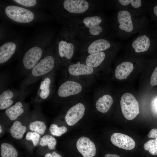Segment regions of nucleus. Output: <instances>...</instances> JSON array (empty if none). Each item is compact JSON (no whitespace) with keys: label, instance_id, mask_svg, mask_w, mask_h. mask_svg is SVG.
I'll list each match as a JSON object with an SVG mask.
<instances>
[{"label":"nucleus","instance_id":"obj_1","mask_svg":"<svg viewBox=\"0 0 157 157\" xmlns=\"http://www.w3.org/2000/svg\"><path fill=\"white\" fill-rule=\"evenodd\" d=\"M78 45L96 38L111 35L110 18L102 11L65 21Z\"/></svg>","mask_w":157,"mask_h":157},{"label":"nucleus","instance_id":"obj_2","mask_svg":"<svg viewBox=\"0 0 157 157\" xmlns=\"http://www.w3.org/2000/svg\"><path fill=\"white\" fill-rule=\"evenodd\" d=\"M116 10L110 18L111 34L115 39L127 40L149 26L146 15H137L123 9Z\"/></svg>","mask_w":157,"mask_h":157},{"label":"nucleus","instance_id":"obj_3","mask_svg":"<svg viewBox=\"0 0 157 157\" xmlns=\"http://www.w3.org/2000/svg\"><path fill=\"white\" fill-rule=\"evenodd\" d=\"M56 44V54L63 66H67L78 51V43L66 26L59 33Z\"/></svg>","mask_w":157,"mask_h":157},{"label":"nucleus","instance_id":"obj_4","mask_svg":"<svg viewBox=\"0 0 157 157\" xmlns=\"http://www.w3.org/2000/svg\"><path fill=\"white\" fill-rule=\"evenodd\" d=\"M135 53H147L157 49V31L149 26L140 31L126 45Z\"/></svg>","mask_w":157,"mask_h":157},{"label":"nucleus","instance_id":"obj_5","mask_svg":"<svg viewBox=\"0 0 157 157\" xmlns=\"http://www.w3.org/2000/svg\"><path fill=\"white\" fill-rule=\"evenodd\" d=\"M56 66L55 58L47 56L41 60L28 73L21 85V89L35 83L41 78L54 71Z\"/></svg>","mask_w":157,"mask_h":157},{"label":"nucleus","instance_id":"obj_6","mask_svg":"<svg viewBox=\"0 0 157 157\" xmlns=\"http://www.w3.org/2000/svg\"><path fill=\"white\" fill-rule=\"evenodd\" d=\"M115 39L112 36L96 38L79 45L77 51L81 53V58L110 49L122 44Z\"/></svg>","mask_w":157,"mask_h":157},{"label":"nucleus","instance_id":"obj_7","mask_svg":"<svg viewBox=\"0 0 157 157\" xmlns=\"http://www.w3.org/2000/svg\"><path fill=\"white\" fill-rule=\"evenodd\" d=\"M149 0H114V8L123 9L138 15H146L148 12Z\"/></svg>","mask_w":157,"mask_h":157},{"label":"nucleus","instance_id":"obj_8","mask_svg":"<svg viewBox=\"0 0 157 157\" xmlns=\"http://www.w3.org/2000/svg\"><path fill=\"white\" fill-rule=\"evenodd\" d=\"M120 104L122 114L127 119L131 120L139 113L138 102L133 95L127 92L122 96Z\"/></svg>","mask_w":157,"mask_h":157},{"label":"nucleus","instance_id":"obj_9","mask_svg":"<svg viewBox=\"0 0 157 157\" xmlns=\"http://www.w3.org/2000/svg\"><path fill=\"white\" fill-rule=\"evenodd\" d=\"M122 45H120L110 49L99 52L81 58V63L96 69L103 65L108 58L112 57L115 52L120 49Z\"/></svg>","mask_w":157,"mask_h":157},{"label":"nucleus","instance_id":"obj_10","mask_svg":"<svg viewBox=\"0 0 157 157\" xmlns=\"http://www.w3.org/2000/svg\"><path fill=\"white\" fill-rule=\"evenodd\" d=\"M7 16L13 20L19 23H27L33 20V13L30 10L15 6H9L5 8Z\"/></svg>","mask_w":157,"mask_h":157},{"label":"nucleus","instance_id":"obj_11","mask_svg":"<svg viewBox=\"0 0 157 157\" xmlns=\"http://www.w3.org/2000/svg\"><path fill=\"white\" fill-rule=\"evenodd\" d=\"M42 51L40 47H33L24 54L22 60L23 67L28 73L40 60Z\"/></svg>","mask_w":157,"mask_h":157},{"label":"nucleus","instance_id":"obj_12","mask_svg":"<svg viewBox=\"0 0 157 157\" xmlns=\"http://www.w3.org/2000/svg\"><path fill=\"white\" fill-rule=\"evenodd\" d=\"M83 87L79 83L72 80L66 81L59 86L58 95L61 97H66L76 95L82 91Z\"/></svg>","mask_w":157,"mask_h":157},{"label":"nucleus","instance_id":"obj_13","mask_svg":"<svg viewBox=\"0 0 157 157\" xmlns=\"http://www.w3.org/2000/svg\"><path fill=\"white\" fill-rule=\"evenodd\" d=\"M25 90L8 89L3 91L0 95V110L6 109L12 106L14 98L19 96L25 95Z\"/></svg>","mask_w":157,"mask_h":157},{"label":"nucleus","instance_id":"obj_14","mask_svg":"<svg viewBox=\"0 0 157 157\" xmlns=\"http://www.w3.org/2000/svg\"><path fill=\"white\" fill-rule=\"evenodd\" d=\"M110 140L114 145L126 150L133 149L135 145V141L131 137L119 133L113 134L111 136Z\"/></svg>","mask_w":157,"mask_h":157},{"label":"nucleus","instance_id":"obj_15","mask_svg":"<svg viewBox=\"0 0 157 157\" xmlns=\"http://www.w3.org/2000/svg\"><path fill=\"white\" fill-rule=\"evenodd\" d=\"M76 146L78 152L83 157H93L96 155L94 143L86 137L80 138L76 142Z\"/></svg>","mask_w":157,"mask_h":157},{"label":"nucleus","instance_id":"obj_16","mask_svg":"<svg viewBox=\"0 0 157 157\" xmlns=\"http://www.w3.org/2000/svg\"><path fill=\"white\" fill-rule=\"evenodd\" d=\"M85 112V107L82 103H79L71 108L67 112L65 119L67 124L72 126L76 124L83 117Z\"/></svg>","mask_w":157,"mask_h":157},{"label":"nucleus","instance_id":"obj_17","mask_svg":"<svg viewBox=\"0 0 157 157\" xmlns=\"http://www.w3.org/2000/svg\"><path fill=\"white\" fill-rule=\"evenodd\" d=\"M49 73L42 78L36 97L40 99H47L51 95L52 89L53 74Z\"/></svg>","mask_w":157,"mask_h":157},{"label":"nucleus","instance_id":"obj_18","mask_svg":"<svg viewBox=\"0 0 157 157\" xmlns=\"http://www.w3.org/2000/svg\"><path fill=\"white\" fill-rule=\"evenodd\" d=\"M67 67L69 74L74 76L91 75L94 73L95 69L81 62L72 63Z\"/></svg>","mask_w":157,"mask_h":157},{"label":"nucleus","instance_id":"obj_19","mask_svg":"<svg viewBox=\"0 0 157 157\" xmlns=\"http://www.w3.org/2000/svg\"><path fill=\"white\" fill-rule=\"evenodd\" d=\"M134 68V64L132 62L127 61H123L116 67L115 71V76L119 80L126 79Z\"/></svg>","mask_w":157,"mask_h":157},{"label":"nucleus","instance_id":"obj_20","mask_svg":"<svg viewBox=\"0 0 157 157\" xmlns=\"http://www.w3.org/2000/svg\"><path fill=\"white\" fill-rule=\"evenodd\" d=\"M16 45L13 42L6 43L0 47V64H2L8 61L14 54Z\"/></svg>","mask_w":157,"mask_h":157},{"label":"nucleus","instance_id":"obj_21","mask_svg":"<svg viewBox=\"0 0 157 157\" xmlns=\"http://www.w3.org/2000/svg\"><path fill=\"white\" fill-rule=\"evenodd\" d=\"M113 102L112 97L108 94H104L99 98L96 103V108L99 112H107L110 109Z\"/></svg>","mask_w":157,"mask_h":157},{"label":"nucleus","instance_id":"obj_22","mask_svg":"<svg viewBox=\"0 0 157 157\" xmlns=\"http://www.w3.org/2000/svg\"><path fill=\"white\" fill-rule=\"evenodd\" d=\"M22 107V103L19 101H17L14 105L6 109L5 113L10 120H15L24 112Z\"/></svg>","mask_w":157,"mask_h":157},{"label":"nucleus","instance_id":"obj_23","mask_svg":"<svg viewBox=\"0 0 157 157\" xmlns=\"http://www.w3.org/2000/svg\"><path fill=\"white\" fill-rule=\"evenodd\" d=\"M26 130L25 126L22 125L20 122L16 121L13 122L10 127V132L12 137L19 139L23 138Z\"/></svg>","mask_w":157,"mask_h":157},{"label":"nucleus","instance_id":"obj_24","mask_svg":"<svg viewBox=\"0 0 157 157\" xmlns=\"http://www.w3.org/2000/svg\"><path fill=\"white\" fill-rule=\"evenodd\" d=\"M1 157H17V151L11 144L8 143H3L0 147Z\"/></svg>","mask_w":157,"mask_h":157},{"label":"nucleus","instance_id":"obj_25","mask_svg":"<svg viewBox=\"0 0 157 157\" xmlns=\"http://www.w3.org/2000/svg\"><path fill=\"white\" fill-rule=\"evenodd\" d=\"M147 13L154 23V28L157 31V0H149Z\"/></svg>","mask_w":157,"mask_h":157},{"label":"nucleus","instance_id":"obj_26","mask_svg":"<svg viewBox=\"0 0 157 157\" xmlns=\"http://www.w3.org/2000/svg\"><path fill=\"white\" fill-rule=\"evenodd\" d=\"M39 144L42 147L47 146L48 148L51 150L55 149L56 141L55 138L52 136L46 135L40 138Z\"/></svg>","mask_w":157,"mask_h":157},{"label":"nucleus","instance_id":"obj_27","mask_svg":"<svg viewBox=\"0 0 157 157\" xmlns=\"http://www.w3.org/2000/svg\"><path fill=\"white\" fill-rule=\"evenodd\" d=\"M29 127L31 131L37 133L41 135L44 134L46 128L44 122L40 121H36L31 122L29 125Z\"/></svg>","mask_w":157,"mask_h":157},{"label":"nucleus","instance_id":"obj_28","mask_svg":"<svg viewBox=\"0 0 157 157\" xmlns=\"http://www.w3.org/2000/svg\"><path fill=\"white\" fill-rule=\"evenodd\" d=\"M144 148L154 155H157V141L155 139L151 140L144 143Z\"/></svg>","mask_w":157,"mask_h":157},{"label":"nucleus","instance_id":"obj_29","mask_svg":"<svg viewBox=\"0 0 157 157\" xmlns=\"http://www.w3.org/2000/svg\"><path fill=\"white\" fill-rule=\"evenodd\" d=\"M49 129L51 134L57 136H61L62 134L65 133L67 130L65 126H62L59 127L55 124H51Z\"/></svg>","mask_w":157,"mask_h":157},{"label":"nucleus","instance_id":"obj_30","mask_svg":"<svg viewBox=\"0 0 157 157\" xmlns=\"http://www.w3.org/2000/svg\"><path fill=\"white\" fill-rule=\"evenodd\" d=\"M40 138V135L37 133L33 131H29L26 134V139L27 140H32L33 145L36 146L38 144Z\"/></svg>","mask_w":157,"mask_h":157},{"label":"nucleus","instance_id":"obj_31","mask_svg":"<svg viewBox=\"0 0 157 157\" xmlns=\"http://www.w3.org/2000/svg\"><path fill=\"white\" fill-rule=\"evenodd\" d=\"M13 1L22 5L28 7L33 6L36 3L35 0H14Z\"/></svg>","mask_w":157,"mask_h":157},{"label":"nucleus","instance_id":"obj_32","mask_svg":"<svg viewBox=\"0 0 157 157\" xmlns=\"http://www.w3.org/2000/svg\"><path fill=\"white\" fill-rule=\"evenodd\" d=\"M150 84L152 86L157 85V66L151 74L150 79Z\"/></svg>","mask_w":157,"mask_h":157},{"label":"nucleus","instance_id":"obj_33","mask_svg":"<svg viewBox=\"0 0 157 157\" xmlns=\"http://www.w3.org/2000/svg\"><path fill=\"white\" fill-rule=\"evenodd\" d=\"M151 107L152 113L157 116V97L154 99L152 101Z\"/></svg>","mask_w":157,"mask_h":157},{"label":"nucleus","instance_id":"obj_34","mask_svg":"<svg viewBox=\"0 0 157 157\" xmlns=\"http://www.w3.org/2000/svg\"><path fill=\"white\" fill-rule=\"evenodd\" d=\"M148 136L149 138H155V140L157 141V129H152L149 133Z\"/></svg>","mask_w":157,"mask_h":157},{"label":"nucleus","instance_id":"obj_35","mask_svg":"<svg viewBox=\"0 0 157 157\" xmlns=\"http://www.w3.org/2000/svg\"><path fill=\"white\" fill-rule=\"evenodd\" d=\"M104 157H120L119 156L115 154H106Z\"/></svg>","mask_w":157,"mask_h":157},{"label":"nucleus","instance_id":"obj_36","mask_svg":"<svg viewBox=\"0 0 157 157\" xmlns=\"http://www.w3.org/2000/svg\"><path fill=\"white\" fill-rule=\"evenodd\" d=\"M51 154L53 157H62L61 155L57 153L54 151H53L52 152Z\"/></svg>","mask_w":157,"mask_h":157},{"label":"nucleus","instance_id":"obj_37","mask_svg":"<svg viewBox=\"0 0 157 157\" xmlns=\"http://www.w3.org/2000/svg\"><path fill=\"white\" fill-rule=\"evenodd\" d=\"M44 157H53L52 155L51 154L49 153H46L45 156Z\"/></svg>","mask_w":157,"mask_h":157},{"label":"nucleus","instance_id":"obj_38","mask_svg":"<svg viewBox=\"0 0 157 157\" xmlns=\"http://www.w3.org/2000/svg\"><path fill=\"white\" fill-rule=\"evenodd\" d=\"M0 133H1L2 132V130L1 127V126H0Z\"/></svg>","mask_w":157,"mask_h":157}]
</instances>
